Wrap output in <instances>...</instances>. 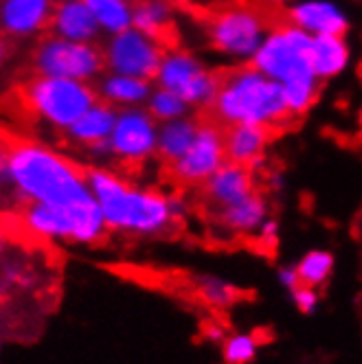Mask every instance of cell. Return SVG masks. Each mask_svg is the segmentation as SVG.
I'll use <instances>...</instances> for the list:
<instances>
[{
  "label": "cell",
  "mask_w": 362,
  "mask_h": 364,
  "mask_svg": "<svg viewBox=\"0 0 362 364\" xmlns=\"http://www.w3.org/2000/svg\"><path fill=\"white\" fill-rule=\"evenodd\" d=\"M86 176L108 230L119 235L163 237L189 215V204L180 196L134 185L108 167H92Z\"/></svg>",
  "instance_id": "6da1fadb"
},
{
  "label": "cell",
  "mask_w": 362,
  "mask_h": 364,
  "mask_svg": "<svg viewBox=\"0 0 362 364\" xmlns=\"http://www.w3.org/2000/svg\"><path fill=\"white\" fill-rule=\"evenodd\" d=\"M9 189L24 204H48L60 209L99 206L86 171L62 151L33 139H16L7 145Z\"/></svg>",
  "instance_id": "7a4b0ae2"
},
{
  "label": "cell",
  "mask_w": 362,
  "mask_h": 364,
  "mask_svg": "<svg viewBox=\"0 0 362 364\" xmlns=\"http://www.w3.org/2000/svg\"><path fill=\"white\" fill-rule=\"evenodd\" d=\"M209 110L213 121L224 127L260 125L272 129L290 117L281 84L272 82L252 64H238L222 75Z\"/></svg>",
  "instance_id": "3957f363"
},
{
  "label": "cell",
  "mask_w": 362,
  "mask_h": 364,
  "mask_svg": "<svg viewBox=\"0 0 362 364\" xmlns=\"http://www.w3.org/2000/svg\"><path fill=\"white\" fill-rule=\"evenodd\" d=\"M22 103L38 121L58 132H68L73 123L99 101L90 82L64 80V77L33 75L22 84Z\"/></svg>",
  "instance_id": "277c9868"
},
{
  "label": "cell",
  "mask_w": 362,
  "mask_h": 364,
  "mask_svg": "<svg viewBox=\"0 0 362 364\" xmlns=\"http://www.w3.org/2000/svg\"><path fill=\"white\" fill-rule=\"evenodd\" d=\"M268 22L250 5H228L209 16L204 36L215 53L228 62L250 64L268 36Z\"/></svg>",
  "instance_id": "5b68a950"
},
{
  "label": "cell",
  "mask_w": 362,
  "mask_h": 364,
  "mask_svg": "<svg viewBox=\"0 0 362 364\" xmlns=\"http://www.w3.org/2000/svg\"><path fill=\"white\" fill-rule=\"evenodd\" d=\"M312 42L314 38L294 24H279L268 31L250 64L281 86L319 80L312 68V60H309Z\"/></svg>",
  "instance_id": "8992f818"
},
{
  "label": "cell",
  "mask_w": 362,
  "mask_h": 364,
  "mask_svg": "<svg viewBox=\"0 0 362 364\" xmlns=\"http://www.w3.org/2000/svg\"><path fill=\"white\" fill-rule=\"evenodd\" d=\"M222 75L187 48L167 46L154 84L183 97L191 110L211 108Z\"/></svg>",
  "instance_id": "52a82bcc"
},
{
  "label": "cell",
  "mask_w": 362,
  "mask_h": 364,
  "mask_svg": "<svg viewBox=\"0 0 362 364\" xmlns=\"http://www.w3.org/2000/svg\"><path fill=\"white\" fill-rule=\"evenodd\" d=\"M33 70L36 75L92 84L106 70L103 48L97 46V42H73L58 36H46L36 46Z\"/></svg>",
  "instance_id": "ba28073f"
},
{
  "label": "cell",
  "mask_w": 362,
  "mask_h": 364,
  "mask_svg": "<svg viewBox=\"0 0 362 364\" xmlns=\"http://www.w3.org/2000/svg\"><path fill=\"white\" fill-rule=\"evenodd\" d=\"M103 48V62L108 73H121L141 77V80H156L159 66L165 55V42L161 38L147 36L134 27L117 36H108Z\"/></svg>",
  "instance_id": "9c48e42d"
},
{
  "label": "cell",
  "mask_w": 362,
  "mask_h": 364,
  "mask_svg": "<svg viewBox=\"0 0 362 364\" xmlns=\"http://www.w3.org/2000/svg\"><path fill=\"white\" fill-rule=\"evenodd\" d=\"M159 127L147 108H125L117 112V123L110 134V156L123 165H143L159 156Z\"/></svg>",
  "instance_id": "30bf717a"
},
{
  "label": "cell",
  "mask_w": 362,
  "mask_h": 364,
  "mask_svg": "<svg viewBox=\"0 0 362 364\" xmlns=\"http://www.w3.org/2000/svg\"><path fill=\"white\" fill-rule=\"evenodd\" d=\"M226 161L228 159L222 125L218 121H200L191 147L174 165H169V171L180 185L202 187Z\"/></svg>",
  "instance_id": "8fae6325"
},
{
  "label": "cell",
  "mask_w": 362,
  "mask_h": 364,
  "mask_svg": "<svg viewBox=\"0 0 362 364\" xmlns=\"http://www.w3.org/2000/svg\"><path fill=\"white\" fill-rule=\"evenodd\" d=\"M288 18L312 38L345 36L349 29L347 11L334 0H297L288 7Z\"/></svg>",
  "instance_id": "7c38bea8"
},
{
  "label": "cell",
  "mask_w": 362,
  "mask_h": 364,
  "mask_svg": "<svg viewBox=\"0 0 362 364\" xmlns=\"http://www.w3.org/2000/svg\"><path fill=\"white\" fill-rule=\"evenodd\" d=\"M53 0H0V31L9 38H33L48 29Z\"/></svg>",
  "instance_id": "4fadbf2b"
},
{
  "label": "cell",
  "mask_w": 362,
  "mask_h": 364,
  "mask_svg": "<svg viewBox=\"0 0 362 364\" xmlns=\"http://www.w3.org/2000/svg\"><path fill=\"white\" fill-rule=\"evenodd\" d=\"M117 108L108 103L97 101L92 108H88L80 119L73 123V127L66 132L70 143L88 149L92 156H110V134L117 123Z\"/></svg>",
  "instance_id": "5bb4252c"
},
{
  "label": "cell",
  "mask_w": 362,
  "mask_h": 364,
  "mask_svg": "<svg viewBox=\"0 0 362 364\" xmlns=\"http://www.w3.org/2000/svg\"><path fill=\"white\" fill-rule=\"evenodd\" d=\"M204 198L213 209H226L230 204H238L240 200L255 193L252 169L226 161L209 180L202 185Z\"/></svg>",
  "instance_id": "9a60e30c"
},
{
  "label": "cell",
  "mask_w": 362,
  "mask_h": 364,
  "mask_svg": "<svg viewBox=\"0 0 362 364\" xmlns=\"http://www.w3.org/2000/svg\"><path fill=\"white\" fill-rule=\"evenodd\" d=\"M50 36L73 42H97L101 36L86 0H55L48 22Z\"/></svg>",
  "instance_id": "2e32d148"
},
{
  "label": "cell",
  "mask_w": 362,
  "mask_h": 364,
  "mask_svg": "<svg viewBox=\"0 0 362 364\" xmlns=\"http://www.w3.org/2000/svg\"><path fill=\"white\" fill-rule=\"evenodd\" d=\"M97 95L99 101L108 103L117 110L125 108H145V103L154 90V84L149 80L121 73H103L97 80Z\"/></svg>",
  "instance_id": "e0dca14e"
},
{
  "label": "cell",
  "mask_w": 362,
  "mask_h": 364,
  "mask_svg": "<svg viewBox=\"0 0 362 364\" xmlns=\"http://www.w3.org/2000/svg\"><path fill=\"white\" fill-rule=\"evenodd\" d=\"M270 218V204L262 193H250L248 198L215 211V224L230 235H255L262 224Z\"/></svg>",
  "instance_id": "ac0fdd59"
},
{
  "label": "cell",
  "mask_w": 362,
  "mask_h": 364,
  "mask_svg": "<svg viewBox=\"0 0 362 364\" xmlns=\"http://www.w3.org/2000/svg\"><path fill=\"white\" fill-rule=\"evenodd\" d=\"M224 143H226V159L230 163L255 169L266 159L270 129L260 125H233L224 129Z\"/></svg>",
  "instance_id": "d6986e66"
},
{
  "label": "cell",
  "mask_w": 362,
  "mask_h": 364,
  "mask_svg": "<svg viewBox=\"0 0 362 364\" xmlns=\"http://www.w3.org/2000/svg\"><path fill=\"white\" fill-rule=\"evenodd\" d=\"M309 60H312V68H314V75L319 77V82L334 80V77H341L349 68L351 46L345 36L314 38Z\"/></svg>",
  "instance_id": "ffe728a7"
},
{
  "label": "cell",
  "mask_w": 362,
  "mask_h": 364,
  "mask_svg": "<svg viewBox=\"0 0 362 364\" xmlns=\"http://www.w3.org/2000/svg\"><path fill=\"white\" fill-rule=\"evenodd\" d=\"M198 127L200 121L193 117H183V119H176L169 123H161L159 127V159L167 165H174L180 156H183L196 134H198Z\"/></svg>",
  "instance_id": "44dd1931"
},
{
  "label": "cell",
  "mask_w": 362,
  "mask_h": 364,
  "mask_svg": "<svg viewBox=\"0 0 362 364\" xmlns=\"http://www.w3.org/2000/svg\"><path fill=\"white\" fill-rule=\"evenodd\" d=\"M86 5L99 24V31L106 36H117L130 29L134 22L132 0H86Z\"/></svg>",
  "instance_id": "7402d4cb"
},
{
  "label": "cell",
  "mask_w": 362,
  "mask_h": 364,
  "mask_svg": "<svg viewBox=\"0 0 362 364\" xmlns=\"http://www.w3.org/2000/svg\"><path fill=\"white\" fill-rule=\"evenodd\" d=\"M171 22H174V7L167 0H141V3L134 5L132 27L147 36L163 40V36L171 27Z\"/></svg>",
  "instance_id": "603a6c76"
},
{
  "label": "cell",
  "mask_w": 362,
  "mask_h": 364,
  "mask_svg": "<svg viewBox=\"0 0 362 364\" xmlns=\"http://www.w3.org/2000/svg\"><path fill=\"white\" fill-rule=\"evenodd\" d=\"M193 290L206 305L215 309H226L240 299L235 285L218 274H198L193 279Z\"/></svg>",
  "instance_id": "cb8c5ba5"
},
{
  "label": "cell",
  "mask_w": 362,
  "mask_h": 364,
  "mask_svg": "<svg viewBox=\"0 0 362 364\" xmlns=\"http://www.w3.org/2000/svg\"><path fill=\"white\" fill-rule=\"evenodd\" d=\"M145 108L159 123H169L183 117H191V106L183 97H178L176 92L161 88L156 84H154V90L145 103Z\"/></svg>",
  "instance_id": "d4e9b609"
},
{
  "label": "cell",
  "mask_w": 362,
  "mask_h": 364,
  "mask_svg": "<svg viewBox=\"0 0 362 364\" xmlns=\"http://www.w3.org/2000/svg\"><path fill=\"white\" fill-rule=\"evenodd\" d=\"M336 266V259L329 250L325 248H314L301 257V262L297 264L299 277L303 285H312V288H321L331 279Z\"/></svg>",
  "instance_id": "484cf974"
},
{
  "label": "cell",
  "mask_w": 362,
  "mask_h": 364,
  "mask_svg": "<svg viewBox=\"0 0 362 364\" xmlns=\"http://www.w3.org/2000/svg\"><path fill=\"white\" fill-rule=\"evenodd\" d=\"M220 351L226 364H250L260 353V341L248 331L228 333L220 345Z\"/></svg>",
  "instance_id": "4316f807"
},
{
  "label": "cell",
  "mask_w": 362,
  "mask_h": 364,
  "mask_svg": "<svg viewBox=\"0 0 362 364\" xmlns=\"http://www.w3.org/2000/svg\"><path fill=\"white\" fill-rule=\"evenodd\" d=\"M319 80H305V82H294L283 88V99H286V106L290 117H303L305 112L312 110L319 97Z\"/></svg>",
  "instance_id": "83f0119b"
},
{
  "label": "cell",
  "mask_w": 362,
  "mask_h": 364,
  "mask_svg": "<svg viewBox=\"0 0 362 364\" xmlns=\"http://www.w3.org/2000/svg\"><path fill=\"white\" fill-rule=\"evenodd\" d=\"M290 301L303 316H314L316 311L321 309L323 299L319 294V288H312V285H303L301 283L297 290L290 292Z\"/></svg>",
  "instance_id": "f1b7e54d"
},
{
  "label": "cell",
  "mask_w": 362,
  "mask_h": 364,
  "mask_svg": "<svg viewBox=\"0 0 362 364\" xmlns=\"http://www.w3.org/2000/svg\"><path fill=\"white\" fill-rule=\"evenodd\" d=\"M277 283H279V288H283L288 294L292 290H297L299 285H301V277H299L297 266H281L277 270Z\"/></svg>",
  "instance_id": "f546056e"
},
{
  "label": "cell",
  "mask_w": 362,
  "mask_h": 364,
  "mask_svg": "<svg viewBox=\"0 0 362 364\" xmlns=\"http://www.w3.org/2000/svg\"><path fill=\"white\" fill-rule=\"evenodd\" d=\"M279 232H281V224L270 215V218L262 224L260 232H257V240H260L262 244L275 246V244L279 242Z\"/></svg>",
  "instance_id": "4dcf8cb0"
},
{
  "label": "cell",
  "mask_w": 362,
  "mask_h": 364,
  "mask_svg": "<svg viewBox=\"0 0 362 364\" xmlns=\"http://www.w3.org/2000/svg\"><path fill=\"white\" fill-rule=\"evenodd\" d=\"M226 338V331L220 327V325H209L204 327V341L211 343V345H222Z\"/></svg>",
  "instance_id": "1f68e13d"
},
{
  "label": "cell",
  "mask_w": 362,
  "mask_h": 364,
  "mask_svg": "<svg viewBox=\"0 0 362 364\" xmlns=\"http://www.w3.org/2000/svg\"><path fill=\"white\" fill-rule=\"evenodd\" d=\"M9 185V156H7V147L0 149V187Z\"/></svg>",
  "instance_id": "d6a6232c"
},
{
  "label": "cell",
  "mask_w": 362,
  "mask_h": 364,
  "mask_svg": "<svg viewBox=\"0 0 362 364\" xmlns=\"http://www.w3.org/2000/svg\"><path fill=\"white\" fill-rule=\"evenodd\" d=\"M5 58H7V44H5V38L0 36V66H3Z\"/></svg>",
  "instance_id": "836d02e7"
},
{
  "label": "cell",
  "mask_w": 362,
  "mask_h": 364,
  "mask_svg": "<svg viewBox=\"0 0 362 364\" xmlns=\"http://www.w3.org/2000/svg\"><path fill=\"white\" fill-rule=\"evenodd\" d=\"M264 3H268V5H277V7H286V5L297 3V0H264Z\"/></svg>",
  "instance_id": "e575fe53"
},
{
  "label": "cell",
  "mask_w": 362,
  "mask_h": 364,
  "mask_svg": "<svg viewBox=\"0 0 362 364\" xmlns=\"http://www.w3.org/2000/svg\"><path fill=\"white\" fill-rule=\"evenodd\" d=\"M7 147V143H5V139H3V132H0V149H5Z\"/></svg>",
  "instance_id": "d590c367"
},
{
  "label": "cell",
  "mask_w": 362,
  "mask_h": 364,
  "mask_svg": "<svg viewBox=\"0 0 362 364\" xmlns=\"http://www.w3.org/2000/svg\"><path fill=\"white\" fill-rule=\"evenodd\" d=\"M0 202H3V196H0Z\"/></svg>",
  "instance_id": "8d00e7d4"
},
{
  "label": "cell",
  "mask_w": 362,
  "mask_h": 364,
  "mask_svg": "<svg viewBox=\"0 0 362 364\" xmlns=\"http://www.w3.org/2000/svg\"><path fill=\"white\" fill-rule=\"evenodd\" d=\"M360 119H362V112H360Z\"/></svg>",
  "instance_id": "74e56055"
}]
</instances>
